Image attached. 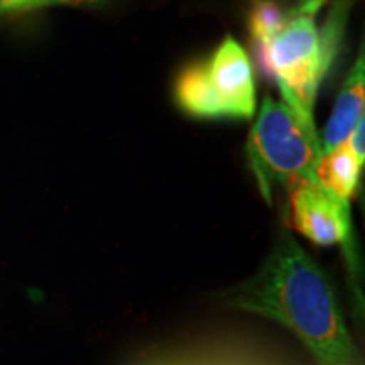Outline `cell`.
<instances>
[{
    "instance_id": "6da1fadb",
    "label": "cell",
    "mask_w": 365,
    "mask_h": 365,
    "mask_svg": "<svg viewBox=\"0 0 365 365\" xmlns=\"http://www.w3.org/2000/svg\"><path fill=\"white\" fill-rule=\"evenodd\" d=\"M223 299L228 307L287 328L318 365H359L330 279L287 232L274 244L261 269L228 289Z\"/></svg>"
},
{
    "instance_id": "7a4b0ae2",
    "label": "cell",
    "mask_w": 365,
    "mask_h": 365,
    "mask_svg": "<svg viewBox=\"0 0 365 365\" xmlns=\"http://www.w3.org/2000/svg\"><path fill=\"white\" fill-rule=\"evenodd\" d=\"M322 144L314 122L301 118L284 102L266 97L247 140L249 168L264 200L272 203L276 186L318 182Z\"/></svg>"
},
{
    "instance_id": "3957f363",
    "label": "cell",
    "mask_w": 365,
    "mask_h": 365,
    "mask_svg": "<svg viewBox=\"0 0 365 365\" xmlns=\"http://www.w3.org/2000/svg\"><path fill=\"white\" fill-rule=\"evenodd\" d=\"M257 51L262 70L269 78L276 80L287 107L304 120L314 122V100L328 73L314 16L291 12L284 27L266 48Z\"/></svg>"
},
{
    "instance_id": "277c9868",
    "label": "cell",
    "mask_w": 365,
    "mask_h": 365,
    "mask_svg": "<svg viewBox=\"0 0 365 365\" xmlns=\"http://www.w3.org/2000/svg\"><path fill=\"white\" fill-rule=\"evenodd\" d=\"M293 225L313 244L341 245L350 257L352 220L350 203L323 188L319 182H301L291 195Z\"/></svg>"
},
{
    "instance_id": "5b68a950",
    "label": "cell",
    "mask_w": 365,
    "mask_h": 365,
    "mask_svg": "<svg viewBox=\"0 0 365 365\" xmlns=\"http://www.w3.org/2000/svg\"><path fill=\"white\" fill-rule=\"evenodd\" d=\"M210 83L225 105L228 118L247 120L255 112L252 63L234 38H225L207 59Z\"/></svg>"
},
{
    "instance_id": "8992f818",
    "label": "cell",
    "mask_w": 365,
    "mask_h": 365,
    "mask_svg": "<svg viewBox=\"0 0 365 365\" xmlns=\"http://www.w3.org/2000/svg\"><path fill=\"white\" fill-rule=\"evenodd\" d=\"M365 100V61L364 53L355 61L344 86H341L339 98L335 102L333 113L328 118L325 130L319 137L322 153H330L336 145L344 144L349 139L350 132L364 115Z\"/></svg>"
},
{
    "instance_id": "52a82bcc",
    "label": "cell",
    "mask_w": 365,
    "mask_h": 365,
    "mask_svg": "<svg viewBox=\"0 0 365 365\" xmlns=\"http://www.w3.org/2000/svg\"><path fill=\"white\" fill-rule=\"evenodd\" d=\"M175 98L182 112L196 118H228L225 105L210 83L207 59L186 66L175 83Z\"/></svg>"
},
{
    "instance_id": "ba28073f",
    "label": "cell",
    "mask_w": 365,
    "mask_h": 365,
    "mask_svg": "<svg viewBox=\"0 0 365 365\" xmlns=\"http://www.w3.org/2000/svg\"><path fill=\"white\" fill-rule=\"evenodd\" d=\"M362 164L357 161L346 143L325 153L317 166V181L323 188L350 203L357 193L362 173Z\"/></svg>"
},
{
    "instance_id": "9c48e42d",
    "label": "cell",
    "mask_w": 365,
    "mask_h": 365,
    "mask_svg": "<svg viewBox=\"0 0 365 365\" xmlns=\"http://www.w3.org/2000/svg\"><path fill=\"white\" fill-rule=\"evenodd\" d=\"M289 16L282 11L281 6L274 0H252V7L249 14V29L257 49L266 48L271 43Z\"/></svg>"
},
{
    "instance_id": "30bf717a",
    "label": "cell",
    "mask_w": 365,
    "mask_h": 365,
    "mask_svg": "<svg viewBox=\"0 0 365 365\" xmlns=\"http://www.w3.org/2000/svg\"><path fill=\"white\" fill-rule=\"evenodd\" d=\"M105 0H0V19L56 6H95Z\"/></svg>"
},
{
    "instance_id": "8fae6325",
    "label": "cell",
    "mask_w": 365,
    "mask_h": 365,
    "mask_svg": "<svg viewBox=\"0 0 365 365\" xmlns=\"http://www.w3.org/2000/svg\"><path fill=\"white\" fill-rule=\"evenodd\" d=\"M345 143L354 153V156L357 158V161L364 166V159H365V117L364 115L359 118V122L355 124L352 132H350L349 139H346Z\"/></svg>"
}]
</instances>
